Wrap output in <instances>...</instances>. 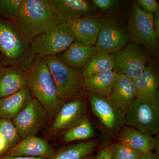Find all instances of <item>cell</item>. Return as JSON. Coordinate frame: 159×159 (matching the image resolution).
<instances>
[{
    "instance_id": "4",
    "label": "cell",
    "mask_w": 159,
    "mask_h": 159,
    "mask_svg": "<svg viewBox=\"0 0 159 159\" xmlns=\"http://www.w3.org/2000/svg\"><path fill=\"white\" fill-rule=\"evenodd\" d=\"M44 59L54 79L58 97L64 103L84 98L85 86L81 69L69 66L57 56Z\"/></svg>"
},
{
    "instance_id": "31",
    "label": "cell",
    "mask_w": 159,
    "mask_h": 159,
    "mask_svg": "<svg viewBox=\"0 0 159 159\" xmlns=\"http://www.w3.org/2000/svg\"><path fill=\"white\" fill-rule=\"evenodd\" d=\"M95 159H111V146H106L99 151Z\"/></svg>"
},
{
    "instance_id": "25",
    "label": "cell",
    "mask_w": 159,
    "mask_h": 159,
    "mask_svg": "<svg viewBox=\"0 0 159 159\" xmlns=\"http://www.w3.org/2000/svg\"><path fill=\"white\" fill-rule=\"evenodd\" d=\"M95 130L92 123L85 118L67 130L64 136V140L66 142H71L86 140L93 138Z\"/></svg>"
},
{
    "instance_id": "16",
    "label": "cell",
    "mask_w": 159,
    "mask_h": 159,
    "mask_svg": "<svg viewBox=\"0 0 159 159\" xmlns=\"http://www.w3.org/2000/svg\"><path fill=\"white\" fill-rule=\"evenodd\" d=\"M137 91L133 80L123 74H118L109 99L124 117L129 107L136 98Z\"/></svg>"
},
{
    "instance_id": "10",
    "label": "cell",
    "mask_w": 159,
    "mask_h": 159,
    "mask_svg": "<svg viewBox=\"0 0 159 159\" xmlns=\"http://www.w3.org/2000/svg\"><path fill=\"white\" fill-rule=\"evenodd\" d=\"M48 121L50 119L48 113L33 96L22 110L12 119L21 139L36 136Z\"/></svg>"
},
{
    "instance_id": "36",
    "label": "cell",
    "mask_w": 159,
    "mask_h": 159,
    "mask_svg": "<svg viewBox=\"0 0 159 159\" xmlns=\"http://www.w3.org/2000/svg\"><path fill=\"white\" fill-rule=\"evenodd\" d=\"M96 157L93 154L91 153L83 159H96Z\"/></svg>"
},
{
    "instance_id": "28",
    "label": "cell",
    "mask_w": 159,
    "mask_h": 159,
    "mask_svg": "<svg viewBox=\"0 0 159 159\" xmlns=\"http://www.w3.org/2000/svg\"><path fill=\"white\" fill-rule=\"evenodd\" d=\"M23 0H0V17L11 20L17 14Z\"/></svg>"
},
{
    "instance_id": "11",
    "label": "cell",
    "mask_w": 159,
    "mask_h": 159,
    "mask_svg": "<svg viewBox=\"0 0 159 159\" xmlns=\"http://www.w3.org/2000/svg\"><path fill=\"white\" fill-rule=\"evenodd\" d=\"M87 105L84 98L65 102L53 119L50 133L55 134L76 125L85 119Z\"/></svg>"
},
{
    "instance_id": "6",
    "label": "cell",
    "mask_w": 159,
    "mask_h": 159,
    "mask_svg": "<svg viewBox=\"0 0 159 159\" xmlns=\"http://www.w3.org/2000/svg\"><path fill=\"white\" fill-rule=\"evenodd\" d=\"M153 15L143 11L135 2L127 20L130 42L143 46L152 57L157 56L159 51V39L152 24Z\"/></svg>"
},
{
    "instance_id": "15",
    "label": "cell",
    "mask_w": 159,
    "mask_h": 159,
    "mask_svg": "<svg viewBox=\"0 0 159 159\" xmlns=\"http://www.w3.org/2000/svg\"><path fill=\"white\" fill-rule=\"evenodd\" d=\"M101 15L84 16L66 21L76 41L86 45L95 46L100 30Z\"/></svg>"
},
{
    "instance_id": "9",
    "label": "cell",
    "mask_w": 159,
    "mask_h": 159,
    "mask_svg": "<svg viewBox=\"0 0 159 159\" xmlns=\"http://www.w3.org/2000/svg\"><path fill=\"white\" fill-rule=\"evenodd\" d=\"M111 54L115 61L114 70L132 80L150 63L152 57L143 46L132 42Z\"/></svg>"
},
{
    "instance_id": "32",
    "label": "cell",
    "mask_w": 159,
    "mask_h": 159,
    "mask_svg": "<svg viewBox=\"0 0 159 159\" xmlns=\"http://www.w3.org/2000/svg\"><path fill=\"white\" fill-rule=\"evenodd\" d=\"M153 27L155 32L156 34L157 37L159 39V12L154 14L153 21Z\"/></svg>"
},
{
    "instance_id": "17",
    "label": "cell",
    "mask_w": 159,
    "mask_h": 159,
    "mask_svg": "<svg viewBox=\"0 0 159 159\" xmlns=\"http://www.w3.org/2000/svg\"><path fill=\"white\" fill-rule=\"evenodd\" d=\"M28 72L12 66H0V99L28 87Z\"/></svg>"
},
{
    "instance_id": "18",
    "label": "cell",
    "mask_w": 159,
    "mask_h": 159,
    "mask_svg": "<svg viewBox=\"0 0 159 159\" xmlns=\"http://www.w3.org/2000/svg\"><path fill=\"white\" fill-rule=\"evenodd\" d=\"M136 88V99L144 101L159 100V75L152 64H148L133 79Z\"/></svg>"
},
{
    "instance_id": "37",
    "label": "cell",
    "mask_w": 159,
    "mask_h": 159,
    "mask_svg": "<svg viewBox=\"0 0 159 159\" xmlns=\"http://www.w3.org/2000/svg\"><path fill=\"white\" fill-rule=\"evenodd\" d=\"M2 65V60H1V58H0V66Z\"/></svg>"
},
{
    "instance_id": "29",
    "label": "cell",
    "mask_w": 159,
    "mask_h": 159,
    "mask_svg": "<svg viewBox=\"0 0 159 159\" xmlns=\"http://www.w3.org/2000/svg\"><path fill=\"white\" fill-rule=\"evenodd\" d=\"M92 2L100 13L103 14L118 11L122 3V1L118 0H92Z\"/></svg>"
},
{
    "instance_id": "21",
    "label": "cell",
    "mask_w": 159,
    "mask_h": 159,
    "mask_svg": "<svg viewBox=\"0 0 159 159\" xmlns=\"http://www.w3.org/2000/svg\"><path fill=\"white\" fill-rule=\"evenodd\" d=\"M117 76L118 74L113 70L84 78L85 92L108 98L116 83Z\"/></svg>"
},
{
    "instance_id": "34",
    "label": "cell",
    "mask_w": 159,
    "mask_h": 159,
    "mask_svg": "<svg viewBox=\"0 0 159 159\" xmlns=\"http://www.w3.org/2000/svg\"><path fill=\"white\" fill-rule=\"evenodd\" d=\"M139 159H159V156L153 151L145 153Z\"/></svg>"
},
{
    "instance_id": "1",
    "label": "cell",
    "mask_w": 159,
    "mask_h": 159,
    "mask_svg": "<svg viewBox=\"0 0 159 159\" xmlns=\"http://www.w3.org/2000/svg\"><path fill=\"white\" fill-rule=\"evenodd\" d=\"M11 21L30 41L62 21L48 0H23L17 14Z\"/></svg>"
},
{
    "instance_id": "5",
    "label": "cell",
    "mask_w": 159,
    "mask_h": 159,
    "mask_svg": "<svg viewBox=\"0 0 159 159\" xmlns=\"http://www.w3.org/2000/svg\"><path fill=\"white\" fill-rule=\"evenodd\" d=\"M129 42L127 20L121 12L117 11L101 15L100 30L95 45L98 51L111 54Z\"/></svg>"
},
{
    "instance_id": "20",
    "label": "cell",
    "mask_w": 159,
    "mask_h": 159,
    "mask_svg": "<svg viewBox=\"0 0 159 159\" xmlns=\"http://www.w3.org/2000/svg\"><path fill=\"white\" fill-rule=\"evenodd\" d=\"M32 97L30 89L27 87L11 96L0 99V119H14Z\"/></svg>"
},
{
    "instance_id": "14",
    "label": "cell",
    "mask_w": 159,
    "mask_h": 159,
    "mask_svg": "<svg viewBox=\"0 0 159 159\" xmlns=\"http://www.w3.org/2000/svg\"><path fill=\"white\" fill-rule=\"evenodd\" d=\"M55 152L54 148L48 141L36 136H32L21 139L3 154L51 159Z\"/></svg>"
},
{
    "instance_id": "7",
    "label": "cell",
    "mask_w": 159,
    "mask_h": 159,
    "mask_svg": "<svg viewBox=\"0 0 159 159\" xmlns=\"http://www.w3.org/2000/svg\"><path fill=\"white\" fill-rule=\"evenodd\" d=\"M66 22L62 21L53 29L31 41L32 52L36 59L57 56L75 41Z\"/></svg>"
},
{
    "instance_id": "2",
    "label": "cell",
    "mask_w": 159,
    "mask_h": 159,
    "mask_svg": "<svg viewBox=\"0 0 159 159\" xmlns=\"http://www.w3.org/2000/svg\"><path fill=\"white\" fill-rule=\"evenodd\" d=\"M0 58L2 65L28 72L34 60L31 41L10 20L0 17Z\"/></svg>"
},
{
    "instance_id": "24",
    "label": "cell",
    "mask_w": 159,
    "mask_h": 159,
    "mask_svg": "<svg viewBox=\"0 0 159 159\" xmlns=\"http://www.w3.org/2000/svg\"><path fill=\"white\" fill-rule=\"evenodd\" d=\"M96 146V143L94 141L69 145L56 151L51 159H83L92 153Z\"/></svg>"
},
{
    "instance_id": "22",
    "label": "cell",
    "mask_w": 159,
    "mask_h": 159,
    "mask_svg": "<svg viewBox=\"0 0 159 159\" xmlns=\"http://www.w3.org/2000/svg\"><path fill=\"white\" fill-rule=\"evenodd\" d=\"M98 51L95 46L86 45L75 41L68 48L57 56L69 66L82 69L89 57Z\"/></svg>"
},
{
    "instance_id": "35",
    "label": "cell",
    "mask_w": 159,
    "mask_h": 159,
    "mask_svg": "<svg viewBox=\"0 0 159 159\" xmlns=\"http://www.w3.org/2000/svg\"><path fill=\"white\" fill-rule=\"evenodd\" d=\"M7 149V145L6 141L0 134V155L3 154Z\"/></svg>"
},
{
    "instance_id": "27",
    "label": "cell",
    "mask_w": 159,
    "mask_h": 159,
    "mask_svg": "<svg viewBox=\"0 0 159 159\" xmlns=\"http://www.w3.org/2000/svg\"><path fill=\"white\" fill-rule=\"evenodd\" d=\"M111 159H139L144 153L119 142L111 146Z\"/></svg>"
},
{
    "instance_id": "13",
    "label": "cell",
    "mask_w": 159,
    "mask_h": 159,
    "mask_svg": "<svg viewBox=\"0 0 159 159\" xmlns=\"http://www.w3.org/2000/svg\"><path fill=\"white\" fill-rule=\"evenodd\" d=\"M93 113L107 130L114 132L123 125L122 114L112 104L108 98L96 96L85 92Z\"/></svg>"
},
{
    "instance_id": "3",
    "label": "cell",
    "mask_w": 159,
    "mask_h": 159,
    "mask_svg": "<svg viewBox=\"0 0 159 159\" xmlns=\"http://www.w3.org/2000/svg\"><path fill=\"white\" fill-rule=\"evenodd\" d=\"M28 87L53 121L64 102L61 100L55 83L44 59H35L28 71Z\"/></svg>"
},
{
    "instance_id": "23",
    "label": "cell",
    "mask_w": 159,
    "mask_h": 159,
    "mask_svg": "<svg viewBox=\"0 0 159 159\" xmlns=\"http://www.w3.org/2000/svg\"><path fill=\"white\" fill-rule=\"evenodd\" d=\"M115 61L112 55L98 51L88 60L81 69L84 78L95 74L113 70Z\"/></svg>"
},
{
    "instance_id": "30",
    "label": "cell",
    "mask_w": 159,
    "mask_h": 159,
    "mask_svg": "<svg viewBox=\"0 0 159 159\" xmlns=\"http://www.w3.org/2000/svg\"><path fill=\"white\" fill-rule=\"evenodd\" d=\"M136 3L145 12L153 14L159 12V3L156 0H137Z\"/></svg>"
},
{
    "instance_id": "33",
    "label": "cell",
    "mask_w": 159,
    "mask_h": 159,
    "mask_svg": "<svg viewBox=\"0 0 159 159\" xmlns=\"http://www.w3.org/2000/svg\"><path fill=\"white\" fill-rule=\"evenodd\" d=\"M0 159H45L41 157H27L22 156H12L1 155H0Z\"/></svg>"
},
{
    "instance_id": "26",
    "label": "cell",
    "mask_w": 159,
    "mask_h": 159,
    "mask_svg": "<svg viewBox=\"0 0 159 159\" xmlns=\"http://www.w3.org/2000/svg\"><path fill=\"white\" fill-rule=\"evenodd\" d=\"M0 134L6 141L7 150L21 140L17 129L9 119H0Z\"/></svg>"
},
{
    "instance_id": "8",
    "label": "cell",
    "mask_w": 159,
    "mask_h": 159,
    "mask_svg": "<svg viewBox=\"0 0 159 159\" xmlns=\"http://www.w3.org/2000/svg\"><path fill=\"white\" fill-rule=\"evenodd\" d=\"M123 124L143 133L152 135L157 134L159 129V100L134 99L124 116Z\"/></svg>"
},
{
    "instance_id": "19",
    "label": "cell",
    "mask_w": 159,
    "mask_h": 159,
    "mask_svg": "<svg viewBox=\"0 0 159 159\" xmlns=\"http://www.w3.org/2000/svg\"><path fill=\"white\" fill-rule=\"evenodd\" d=\"M119 142L134 150L146 153L156 151L159 156V139L150 134L143 133L133 127L125 126L119 137Z\"/></svg>"
},
{
    "instance_id": "12",
    "label": "cell",
    "mask_w": 159,
    "mask_h": 159,
    "mask_svg": "<svg viewBox=\"0 0 159 159\" xmlns=\"http://www.w3.org/2000/svg\"><path fill=\"white\" fill-rule=\"evenodd\" d=\"M59 20L67 21L79 18L102 14L92 1L48 0Z\"/></svg>"
}]
</instances>
